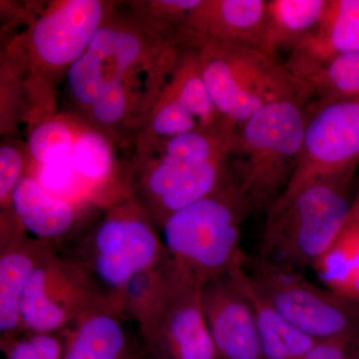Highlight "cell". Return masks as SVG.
<instances>
[{"label": "cell", "mask_w": 359, "mask_h": 359, "mask_svg": "<svg viewBox=\"0 0 359 359\" xmlns=\"http://www.w3.org/2000/svg\"><path fill=\"white\" fill-rule=\"evenodd\" d=\"M355 173L320 177L287 189L266 210L256 262L301 271L334 242L359 193Z\"/></svg>", "instance_id": "1"}, {"label": "cell", "mask_w": 359, "mask_h": 359, "mask_svg": "<svg viewBox=\"0 0 359 359\" xmlns=\"http://www.w3.org/2000/svg\"><path fill=\"white\" fill-rule=\"evenodd\" d=\"M250 212L231 171L214 192L172 215L161 238L169 257L204 285L245 266L241 230Z\"/></svg>", "instance_id": "2"}, {"label": "cell", "mask_w": 359, "mask_h": 359, "mask_svg": "<svg viewBox=\"0 0 359 359\" xmlns=\"http://www.w3.org/2000/svg\"><path fill=\"white\" fill-rule=\"evenodd\" d=\"M237 133L233 125L222 124L168 140L164 157L138 188L137 204L155 226L162 228L175 212L207 197L226 181Z\"/></svg>", "instance_id": "3"}, {"label": "cell", "mask_w": 359, "mask_h": 359, "mask_svg": "<svg viewBox=\"0 0 359 359\" xmlns=\"http://www.w3.org/2000/svg\"><path fill=\"white\" fill-rule=\"evenodd\" d=\"M203 79L215 108L238 127L268 104L309 105L314 91L287 66L264 52L238 45L197 41Z\"/></svg>", "instance_id": "4"}, {"label": "cell", "mask_w": 359, "mask_h": 359, "mask_svg": "<svg viewBox=\"0 0 359 359\" xmlns=\"http://www.w3.org/2000/svg\"><path fill=\"white\" fill-rule=\"evenodd\" d=\"M309 105L268 104L238 127L231 154L240 159L231 171L252 212H266L289 186L302 155Z\"/></svg>", "instance_id": "5"}, {"label": "cell", "mask_w": 359, "mask_h": 359, "mask_svg": "<svg viewBox=\"0 0 359 359\" xmlns=\"http://www.w3.org/2000/svg\"><path fill=\"white\" fill-rule=\"evenodd\" d=\"M56 250L79 264L104 294L117 299L132 278L168 257L154 224L137 203L111 210Z\"/></svg>", "instance_id": "6"}, {"label": "cell", "mask_w": 359, "mask_h": 359, "mask_svg": "<svg viewBox=\"0 0 359 359\" xmlns=\"http://www.w3.org/2000/svg\"><path fill=\"white\" fill-rule=\"evenodd\" d=\"M202 283L169 257L154 302L137 323L147 359H218L203 308Z\"/></svg>", "instance_id": "7"}, {"label": "cell", "mask_w": 359, "mask_h": 359, "mask_svg": "<svg viewBox=\"0 0 359 359\" xmlns=\"http://www.w3.org/2000/svg\"><path fill=\"white\" fill-rule=\"evenodd\" d=\"M250 278L280 313L316 340L359 337V304L320 287L299 271L255 261Z\"/></svg>", "instance_id": "8"}, {"label": "cell", "mask_w": 359, "mask_h": 359, "mask_svg": "<svg viewBox=\"0 0 359 359\" xmlns=\"http://www.w3.org/2000/svg\"><path fill=\"white\" fill-rule=\"evenodd\" d=\"M107 297L79 264L51 248L21 299L23 334H57Z\"/></svg>", "instance_id": "9"}, {"label": "cell", "mask_w": 359, "mask_h": 359, "mask_svg": "<svg viewBox=\"0 0 359 359\" xmlns=\"http://www.w3.org/2000/svg\"><path fill=\"white\" fill-rule=\"evenodd\" d=\"M358 165L359 98L309 103L301 158L287 189L314 178L355 173Z\"/></svg>", "instance_id": "10"}, {"label": "cell", "mask_w": 359, "mask_h": 359, "mask_svg": "<svg viewBox=\"0 0 359 359\" xmlns=\"http://www.w3.org/2000/svg\"><path fill=\"white\" fill-rule=\"evenodd\" d=\"M241 268L202 285L205 320L218 359H262L256 316Z\"/></svg>", "instance_id": "11"}, {"label": "cell", "mask_w": 359, "mask_h": 359, "mask_svg": "<svg viewBox=\"0 0 359 359\" xmlns=\"http://www.w3.org/2000/svg\"><path fill=\"white\" fill-rule=\"evenodd\" d=\"M182 28L190 43L238 45L275 58L268 41V0L202 1Z\"/></svg>", "instance_id": "12"}, {"label": "cell", "mask_w": 359, "mask_h": 359, "mask_svg": "<svg viewBox=\"0 0 359 359\" xmlns=\"http://www.w3.org/2000/svg\"><path fill=\"white\" fill-rule=\"evenodd\" d=\"M103 6L96 0H69L37 21L33 48L47 65H72L100 28Z\"/></svg>", "instance_id": "13"}, {"label": "cell", "mask_w": 359, "mask_h": 359, "mask_svg": "<svg viewBox=\"0 0 359 359\" xmlns=\"http://www.w3.org/2000/svg\"><path fill=\"white\" fill-rule=\"evenodd\" d=\"M140 39L132 32L100 27L86 51L68 70V85L73 96L91 106L100 90L125 75L141 57Z\"/></svg>", "instance_id": "14"}, {"label": "cell", "mask_w": 359, "mask_h": 359, "mask_svg": "<svg viewBox=\"0 0 359 359\" xmlns=\"http://www.w3.org/2000/svg\"><path fill=\"white\" fill-rule=\"evenodd\" d=\"M119 299L105 297L61 332L62 359H136Z\"/></svg>", "instance_id": "15"}, {"label": "cell", "mask_w": 359, "mask_h": 359, "mask_svg": "<svg viewBox=\"0 0 359 359\" xmlns=\"http://www.w3.org/2000/svg\"><path fill=\"white\" fill-rule=\"evenodd\" d=\"M359 51V0H328L320 25L290 50L285 65L304 78L328 61Z\"/></svg>", "instance_id": "16"}, {"label": "cell", "mask_w": 359, "mask_h": 359, "mask_svg": "<svg viewBox=\"0 0 359 359\" xmlns=\"http://www.w3.org/2000/svg\"><path fill=\"white\" fill-rule=\"evenodd\" d=\"M11 205L26 233L54 250L69 243L81 231L74 205L45 191L32 177H23Z\"/></svg>", "instance_id": "17"}, {"label": "cell", "mask_w": 359, "mask_h": 359, "mask_svg": "<svg viewBox=\"0 0 359 359\" xmlns=\"http://www.w3.org/2000/svg\"><path fill=\"white\" fill-rule=\"evenodd\" d=\"M51 245L25 231L0 242V335L1 341L22 334L21 299L34 269Z\"/></svg>", "instance_id": "18"}, {"label": "cell", "mask_w": 359, "mask_h": 359, "mask_svg": "<svg viewBox=\"0 0 359 359\" xmlns=\"http://www.w3.org/2000/svg\"><path fill=\"white\" fill-rule=\"evenodd\" d=\"M243 285L256 316L262 359H302L316 340L290 323L257 289L249 271L241 269Z\"/></svg>", "instance_id": "19"}, {"label": "cell", "mask_w": 359, "mask_h": 359, "mask_svg": "<svg viewBox=\"0 0 359 359\" xmlns=\"http://www.w3.org/2000/svg\"><path fill=\"white\" fill-rule=\"evenodd\" d=\"M313 269L328 290L359 304V193L339 233Z\"/></svg>", "instance_id": "20"}, {"label": "cell", "mask_w": 359, "mask_h": 359, "mask_svg": "<svg viewBox=\"0 0 359 359\" xmlns=\"http://www.w3.org/2000/svg\"><path fill=\"white\" fill-rule=\"evenodd\" d=\"M327 4L328 0H268V41L273 57L278 59L285 47L292 50L311 34Z\"/></svg>", "instance_id": "21"}, {"label": "cell", "mask_w": 359, "mask_h": 359, "mask_svg": "<svg viewBox=\"0 0 359 359\" xmlns=\"http://www.w3.org/2000/svg\"><path fill=\"white\" fill-rule=\"evenodd\" d=\"M316 100L359 98V51L337 56L302 78Z\"/></svg>", "instance_id": "22"}, {"label": "cell", "mask_w": 359, "mask_h": 359, "mask_svg": "<svg viewBox=\"0 0 359 359\" xmlns=\"http://www.w3.org/2000/svg\"><path fill=\"white\" fill-rule=\"evenodd\" d=\"M172 96L192 113L202 127H215L224 120L215 108L204 79L198 51L186 57L180 66L178 75L175 80Z\"/></svg>", "instance_id": "23"}, {"label": "cell", "mask_w": 359, "mask_h": 359, "mask_svg": "<svg viewBox=\"0 0 359 359\" xmlns=\"http://www.w3.org/2000/svg\"><path fill=\"white\" fill-rule=\"evenodd\" d=\"M168 259L169 255L162 263L135 276L120 294L119 301L125 313L135 323L141 320L159 294L166 275Z\"/></svg>", "instance_id": "24"}, {"label": "cell", "mask_w": 359, "mask_h": 359, "mask_svg": "<svg viewBox=\"0 0 359 359\" xmlns=\"http://www.w3.org/2000/svg\"><path fill=\"white\" fill-rule=\"evenodd\" d=\"M75 171L83 178L101 182L109 176L112 155L102 135L86 132L75 141L72 150Z\"/></svg>", "instance_id": "25"}, {"label": "cell", "mask_w": 359, "mask_h": 359, "mask_svg": "<svg viewBox=\"0 0 359 359\" xmlns=\"http://www.w3.org/2000/svg\"><path fill=\"white\" fill-rule=\"evenodd\" d=\"M74 143L65 123L48 121L33 130L29 137V150L37 162L45 165L72 153Z\"/></svg>", "instance_id": "26"}, {"label": "cell", "mask_w": 359, "mask_h": 359, "mask_svg": "<svg viewBox=\"0 0 359 359\" xmlns=\"http://www.w3.org/2000/svg\"><path fill=\"white\" fill-rule=\"evenodd\" d=\"M152 126L156 134L170 138L202 127L192 113L172 95L158 110Z\"/></svg>", "instance_id": "27"}, {"label": "cell", "mask_w": 359, "mask_h": 359, "mask_svg": "<svg viewBox=\"0 0 359 359\" xmlns=\"http://www.w3.org/2000/svg\"><path fill=\"white\" fill-rule=\"evenodd\" d=\"M126 106L124 79H117L112 80L100 90L90 107L97 121L111 125L122 119Z\"/></svg>", "instance_id": "28"}, {"label": "cell", "mask_w": 359, "mask_h": 359, "mask_svg": "<svg viewBox=\"0 0 359 359\" xmlns=\"http://www.w3.org/2000/svg\"><path fill=\"white\" fill-rule=\"evenodd\" d=\"M23 160L20 153L11 146L0 148V202L2 207L11 203L13 192L22 177Z\"/></svg>", "instance_id": "29"}, {"label": "cell", "mask_w": 359, "mask_h": 359, "mask_svg": "<svg viewBox=\"0 0 359 359\" xmlns=\"http://www.w3.org/2000/svg\"><path fill=\"white\" fill-rule=\"evenodd\" d=\"M72 153L54 160L48 164L41 165L39 174L40 185L45 191L57 197V194L65 192L76 176Z\"/></svg>", "instance_id": "30"}, {"label": "cell", "mask_w": 359, "mask_h": 359, "mask_svg": "<svg viewBox=\"0 0 359 359\" xmlns=\"http://www.w3.org/2000/svg\"><path fill=\"white\" fill-rule=\"evenodd\" d=\"M359 344V337H339L316 342L302 359H358L353 348Z\"/></svg>", "instance_id": "31"}, {"label": "cell", "mask_w": 359, "mask_h": 359, "mask_svg": "<svg viewBox=\"0 0 359 359\" xmlns=\"http://www.w3.org/2000/svg\"><path fill=\"white\" fill-rule=\"evenodd\" d=\"M32 341L39 359H62L63 337L57 334H25Z\"/></svg>", "instance_id": "32"}, {"label": "cell", "mask_w": 359, "mask_h": 359, "mask_svg": "<svg viewBox=\"0 0 359 359\" xmlns=\"http://www.w3.org/2000/svg\"><path fill=\"white\" fill-rule=\"evenodd\" d=\"M1 348L7 359H39L32 341L25 334L16 339L1 341Z\"/></svg>", "instance_id": "33"}, {"label": "cell", "mask_w": 359, "mask_h": 359, "mask_svg": "<svg viewBox=\"0 0 359 359\" xmlns=\"http://www.w3.org/2000/svg\"><path fill=\"white\" fill-rule=\"evenodd\" d=\"M358 359H359V358Z\"/></svg>", "instance_id": "34"}]
</instances>
